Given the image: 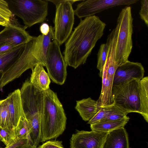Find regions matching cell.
Returning a JSON list of instances; mask_svg holds the SVG:
<instances>
[{
	"mask_svg": "<svg viewBox=\"0 0 148 148\" xmlns=\"http://www.w3.org/2000/svg\"><path fill=\"white\" fill-rule=\"evenodd\" d=\"M106 26L95 15L81 19L65 45L63 57L67 66L76 69L86 62Z\"/></svg>",
	"mask_w": 148,
	"mask_h": 148,
	"instance_id": "cell-1",
	"label": "cell"
},
{
	"mask_svg": "<svg viewBox=\"0 0 148 148\" xmlns=\"http://www.w3.org/2000/svg\"><path fill=\"white\" fill-rule=\"evenodd\" d=\"M113 102L127 113L140 114L148 122V77L134 79L121 85L113 87Z\"/></svg>",
	"mask_w": 148,
	"mask_h": 148,
	"instance_id": "cell-2",
	"label": "cell"
},
{
	"mask_svg": "<svg viewBox=\"0 0 148 148\" xmlns=\"http://www.w3.org/2000/svg\"><path fill=\"white\" fill-rule=\"evenodd\" d=\"M66 117L57 94L50 88L43 91L40 114L41 142L59 136L66 129Z\"/></svg>",
	"mask_w": 148,
	"mask_h": 148,
	"instance_id": "cell-3",
	"label": "cell"
},
{
	"mask_svg": "<svg viewBox=\"0 0 148 148\" xmlns=\"http://www.w3.org/2000/svg\"><path fill=\"white\" fill-rule=\"evenodd\" d=\"M133 18L131 8L127 6L121 11L117 19L115 62L118 66L128 60L133 43Z\"/></svg>",
	"mask_w": 148,
	"mask_h": 148,
	"instance_id": "cell-4",
	"label": "cell"
},
{
	"mask_svg": "<svg viewBox=\"0 0 148 148\" xmlns=\"http://www.w3.org/2000/svg\"><path fill=\"white\" fill-rule=\"evenodd\" d=\"M14 16L23 21L26 29L43 22L48 14V2L44 0H5Z\"/></svg>",
	"mask_w": 148,
	"mask_h": 148,
	"instance_id": "cell-5",
	"label": "cell"
},
{
	"mask_svg": "<svg viewBox=\"0 0 148 148\" xmlns=\"http://www.w3.org/2000/svg\"><path fill=\"white\" fill-rule=\"evenodd\" d=\"M117 38L116 33L112 32L108 35L106 43L108 47L106 60L103 68L102 88L97 100L101 107L113 103L112 91L113 82L115 70L118 66L115 62V53Z\"/></svg>",
	"mask_w": 148,
	"mask_h": 148,
	"instance_id": "cell-6",
	"label": "cell"
},
{
	"mask_svg": "<svg viewBox=\"0 0 148 148\" xmlns=\"http://www.w3.org/2000/svg\"><path fill=\"white\" fill-rule=\"evenodd\" d=\"M24 115L19 89L0 100V127L9 132L16 141V129Z\"/></svg>",
	"mask_w": 148,
	"mask_h": 148,
	"instance_id": "cell-7",
	"label": "cell"
},
{
	"mask_svg": "<svg viewBox=\"0 0 148 148\" xmlns=\"http://www.w3.org/2000/svg\"><path fill=\"white\" fill-rule=\"evenodd\" d=\"M56 6L54 21L55 40L60 46L71 34L74 22V11L72 4L78 0H47Z\"/></svg>",
	"mask_w": 148,
	"mask_h": 148,
	"instance_id": "cell-8",
	"label": "cell"
},
{
	"mask_svg": "<svg viewBox=\"0 0 148 148\" xmlns=\"http://www.w3.org/2000/svg\"><path fill=\"white\" fill-rule=\"evenodd\" d=\"M37 37H33L31 41L25 44L19 58L3 77L0 82V90L19 77L27 69H32L37 64L41 63L37 53Z\"/></svg>",
	"mask_w": 148,
	"mask_h": 148,
	"instance_id": "cell-9",
	"label": "cell"
},
{
	"mask_svg": "<svg viewBox=\"0 0 148 148\" xmlns=\"http://www.w3.org/2000/svg\"><path fill=\"white\" fill-rule=\"evenodd\" d=\"M60 46L54 39L51 42L47 53L45 65L49 77L54 82L62 85L66 79L67 66Z\"/></svg>",
	"mask_w": 148,
	"mask_h": 148,
	"instance_id": "cell-10",
	"label": "cell"
},
{
	"mask_svg": "<svg viewBox=\"0 0 148 148\" xmlns=\"http://www.w3.org/2000/svg\"><path fill=\"white\" fill-rule=\"evenodd\" d=\"M138 0H86L77 5L74 14L78 18L95 15L105 10L115 6L129 5L136 3Z\"/></svg>",
	"mask_w": 148,
	"mask_h": 148,
	"instance_id": "cell-11",
	"label": "cell"
},
{
	"mask_svg": "<svg viewBox=\"0 0 148 148\" xmlns=\"http://www.w3.org/2000/svg\"><path fill=\"white\" fill-rule=\"evenodd\" d=\"M26 29L14 18L10 25L0 32V45H11L17 47L27 43L33 36H31Z\"/></svg>",
	"mask_w": 148,
	"mask_h": 148,
	"instance_id": "cell-12",
	"label": "cell"
},
{
	"mask_svg": "<svg viewBox=\"0 0 148 148\" xmlns=\"http://www.w3.org/2000/svg\"><path fill=\"white\" fill-rule=\"evenodd\" d=\"M144 73V69L141 63L128 60L116 68L112 87L121 85L134 79L140 80L143 77Z\"/></svg>",
	"mask_w": 148,
	"mask_h": 148,
	"instance_id": "cell-13",
	"label": "cell"
},
{
	"mask_svg": "<svg viewBox=\"0 0 148 148\" xmlns=\"http://www.w3.org/2000/svg\"><path fill=\"white\" fill-rule=\"evenodd\" d=\"M108 133L77 131L71 138V148H102Z\"/></svg>",
	"mask_w": 148,
	"mask_h": 148,
	"instance_id": "cell-14",
	"label": "cell"
},
{
	"mask_svg": "<svg viewBox=\"0 0 148 148\" xmlns=\"http://www.w3.org/2000/svg\"><path fill=\"white\" fill-rule=\"evenodd\" d=\"M102 148H129L128 135L124 127L108 132Z\"/></svg>",
	"mask_w": 148,
	"mask_h": 148,
	"instance_id": "cell-15",
	"label": "cell"
},
{
	"mask_svg": "<svg viewBox=\"0 0 148 148\" xmlns=\"http://www.w3.org/2000/svg\"><path fill=\"white\" fill-rule=\"evenodd\" d=\"M101 107L98 101L90 97L77 101L75 109L82 119L88 121L100 110Z\"/></svg>",
	"mask_w": 148,
	"mask_h": 148,
	"instance_id": "cell-16",
	"label": "cell"
},
{
	"mask_svg": "<svg viewBox=\"0 0 148 148\" xmlns=\"http://www.w3.org/2000/svg\"><path fill=\"white\" fill-rule=\"evenodd\" d=\"M43 66V64L39 63L32 69V73L29 82L36 88L41 90L45 91L50 88L51 80Z\"/></svg>",
	"mask_w": 148,
	"mask_h": 148,
	"instance_id": "cell-17",
	"label": "cell"
},
{
	"mask_svg": "<svg viewBox=\"0 0 148 148\" xmlns=\"http://www.w3.org/2000/svg\"><path fill=\"white\" fill-rule=\"evenodd\" d=\"M25 45H20L7 53L0 54V82L4 74L19 58Z\"/></svg>",
	"mask_w": 148,
	"mask_h": 148,
	"instance_id": "cell-18",
	"label": "cell"
},
{
	"mask_svg": "<svg viewBox=\"0 0 148 148\" xmlns=\"http://www.w3.org/2000/svg\"><path fill=\"white\" fill-rule=\"evenodd\" d=\"M37 51L39 57L44 66L47 53L51 42L54 39V28L50 26L48 34L46 35L40 34L37 36Z\"/></svg>",
	"mask_w": 148,
	"mask_h": 148,
	"instance_id": "cell-19",
	"label": "cell"
},
{
	"mask_svg": "<svg viewBox=\"0 0 148 148\" xmlns=\"http://www.w3.org/2000/svg\"><path fill=\"white\" fill-rule=\"evenodd\" d=\"M129 119V117L127 116L116 120L99 122L90 124V127L92 131L109 132L117 129L124 127Z\"/></svg>",
	"mask_w": 148,
	"mask_h": 148,
	"instance_id": "cell-20",
	"label": "cell"
},
{
	"mask_svg": "<svg viewBox=\"0 0 148 148\" xmlns=\"http://www.w3.org/2000/svg\"><path fill=\"white\" fill-rule=\"evenodd\" d=\"M24 139H27L29 144L34 145L30 135L27 121L25 114L16 129V140Z\"/></svg>",
	"mask_w": 148,
	"mask_h": 148,
	"instance_id": "cell-21",
	"label": "cell"
},
{
	"mask_svg": "<svg viewBox=\"0 0 148 148\" xmlns=\"http://www.w3.org/2000/svg\"><path fill=\"white\" fill-rule=\"evenodd\" d=\"M5 0H0V25L8 26L14 18Z\"/></svg>",
	"mask_w": 148,
	"mask_h": 148,
	"instance_id": "cell-22",
	"label": "cell"
},
{
	"mask_svg": "<svg viewBox=\"0 0 148 148\" xmlns=\"http://www.w3.org/2000/svg\"><path fill=\"white\" fill-rule=\"evenodd\" d=\"M108 47L107 44H102L97 53V67L99 71V75L101 77L103 68L106 63L108 55Z\"/></svg>",
	"mask_w": 148,
	"mask_h": 148,
	"instance_id": "cell-23",
	"label": "cell"
},
{
	"mask_svg": "<svg viewBox=\"0 0 148 148\" xmlns=\"http://www.w3.org/2000/svg\"><path fill=\"white\" fill-rule=\"evenodd\" d=\"M127 114V113L115 106L113 103L112 110L109 115L99 122L114 121L122 119L126 117Z\"/></svg>",
	"mask_w": 148,
	"mask_h": 148,
	"instance_id": "cell-24",
	"label": "cell"
},
{
	"mask_svg": "<svg viewBox=\"0 0 148 148\" xmlns=\"http://www.w3.org/2000/svg\"><path fill=\"white\" fill-rule=\"evenodd\" d=\"M113 103L101 107L96 114L88 121V123L91 124L97 123L106 118L112 110Z\"/></svg>",
	"mask_w": 148,
	"mask_h": 148,
	"instance_id": "cell-25",
	"label": "cell"
},
{
	"mask_svg": "<svg viewBox=\"0 0 148 148\" xmlns=\"http://www.w3.org/2000/svg\"><path fill=\"white\" fill-rule=\"evenodd\" d=\"M0 141L2 142L6 147L8 146L17 142L9 132L0 127Z\"/></svg>",
	"mask_w": 148,
	"mask_h": 148,
	"instance_id": "cell-26",
	"label": "cell"
},
{
	"mask_svg": "<svg viewBox=\"0 0 148 148\" xmlns=\"http://www.w3.org/2000/svg\"><path fill=\"white\" fill-rule=\"evenodd\" d=\"M141 8L139 14L141 19L148 27V0H142L141 1Z\"/></svg>",
	"mask_w": 148,
	"mask_h": 148,
	"instance_id": "cell-27",
	"label": "cell"
},
{
	"mask_svg": "<svg viewBox=\"0 0 148 148\" xmlns=\"http://www.w3.org/2000/svg\"><path fill=\"white\" fill-rule=\"evenodd\" d=\"M38 148H64L62 141L49 140L46 142Z\"/></svg>",
	"mask_w": 148,
	"mask_h": 148,
	"instance_id": "cell-28",
	"label": "cell"
},
{
	"mask_svg": "<svg viewBox=\"0 0 148 148\" xmlns=\"http://www.w3.org/2000/svg\"><path fill=\"white\" fill-rule=\"evenodd\" d=\"M40 30L42 34L46 35L49 32L50 26L48 24L46 23H43L40 25Z\"/></svg>",
	"mask_w": 148,
	"mask_h": 148,
	"instance_id": "cell-29",
	"label": "cell"
},
{
	"mask_svg": "<svg viewBox=\"0 0 148 148\" xmlns=\"http://www.w3.org/2000/svg\"><path fill=\"white\" fill-rule=\"evenodd\" d=\"M26 143L28 144L27 139H24L21 140H18L16 143L12 144L8 146L5 147L4 148H14L16 147Z\"/></svg>",
	"mask_w": 148,
	"mask_h": 148,
	"instance_id": "cell-30",
	"label": "cell"
},
{
	"mask_svg": "<svg viewBox=\"0 0 148 148\" xmlns=\"http://www.w3.org/2000/svg\"><path fill=\"white\" fill-rule=\"evenodd\" d=\"M14 148H37L36 146L34 145H31L26 143L24 145L18 146Z\"/></svg>",
	"mask_w": 148,
	"mask_h": 148,
	"instance_id": "cell-31",
	"label": "cell"
},
{
	"mask_svg": "<svg viewBox=\"0 0 148 148\" xmlns=\"http://www.w3.org/2000/svg\"><path fill=\"white\" fill-rule=\"evenodd\" d=\"M0 148H3L0 143Z\"/></svg>",
	"mask_w": 148,
	"mask_h": 148,
	"instance_id": "cell-32",
	"label": "cell"
}]
</instances>
